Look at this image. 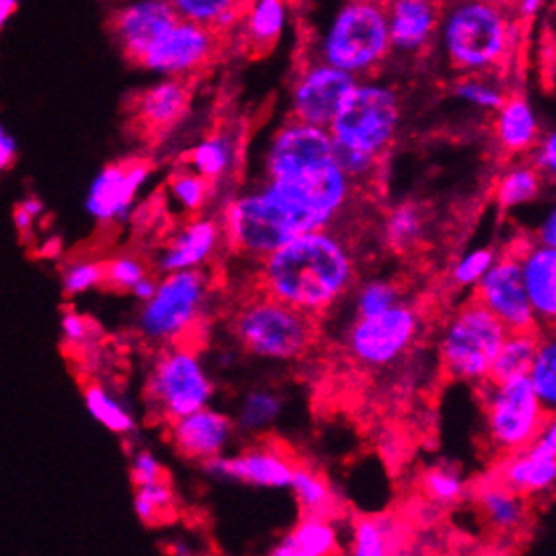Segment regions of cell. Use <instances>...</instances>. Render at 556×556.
Returning a JSON list of instances; mask_svg holds the SVG:
<instances>
[{
	"instance_id": "24",
	"label": "cell",
	"mask_w": 556,
	"mask_h": 556,
	"mask_svg": "<svg viewBox=\"0 0 556 556\" xmlns=\"http://www.w3.org/2000/svg\"><path fill=\"white\" fill-rule=\"evenodd\" d=\"M492 116V132L500 150L508 156L530 154L542 134L541 117L534 103L520 91H508L506 100Z\"/></svg>"
},
{
	"instance_id": "29",
	"label": "cell",
	"mask_w": 556,
	"mask_h": 556,
	"mask_svg": "<svg viewBox=\"0 0 556 556\" xmlns=\"http://www.w3.org/2000/svg\"><path fill=\"white\" fill-rule=\"evenodd\" d=\"M342 553L337 516L304 514L302 520L271 548L276 556H332Z\"/></svg>"
},
{
	"instance_id": "11",
	"label": "cell",
	"mask_w": 556,
	"mask_h": 556,
	"mask_svg": "<svg viewBox=\"0 0 556 556\" xmlns=\"http://www.w3.org/2000/svg\"><path fill=\"white\" fill-rule=\"evenodd\" d=\"M421 312L409 302H399L377 316L356 318L344 334V349L356 365L387 368L399 363L421 337Z\"/></svg>"
},
{
	"instance_id": "39",
	"label": "cell",
	"mask_w": 556,
	"mask_h": 556,
	"mask_svg": "<svg viewBox=\"0 0 556 556\" xmlns=\"http://www.w3.org/2000/svg\"><path fill=\"white\" fill-rule=\"evenodd\" d=\"M86 407L89 415L112 433L130 435L136 429L130 409L112 391L103 389L100 384H91L86 389Z\"/></svg>"
},
{
	"instance_id": "1",
	"label": "cell",
	"mask_w": 556,
	"mask_h": 556,
	"mask_svg": "<svg viewBox=\"0 0 556 556\" xmlns=\"http://www.w3.org/2000/svg\"><path fill=\"white\" fill-rule=\"evenodd\" d=\"M354 185L338 162L300 175L260 176L223 205L225 243L260 262L298 235L334 227L351 206Z\"/></svg>"
},
{
	"instance_id": "55",
	"label": "cell",
	"mask_w": 556,
	"mask_h": 556,
	"mask_svg": "<svg viewBox=\"0 0 556 556\" xmlns=\"http://www.w3.org/2000/svg\"><path fill=\"white\" fill-rule=\"evenodd\" d=\"M13 219H15L16 229H18V231H29L30 225H33V220H35L21 205L16 206L15 213H13Z\"/></svg>"
},
{
	"instance_id": "35",
	"label": "cell",
	"mask_w": 556,
	"mask_h": 556,
	"mask_svg": "<svg viewBox=\"0 0 556 556\" xmlns=\"http://www.w3.org/2000/svg\"><path fill=\"white\" fill-rule=\"evenodd\" d=\"M178 18L225 33L235 29L245 0H168Z\"/></svg>"
},
{
	"instance_id": "41",
	"label": "cell",
	"mask_w": 556,
	"mask_h": 556,
	"mask_svg": "<svg viewBox=\"0 0 556 556\" xmlns=\"http://www.w3.org/2000/svg\"><path fill=\"white\" fill-rule=\"evenodd\" d=\"M425 496L435 506L450 508L468 496V482L454 466H431L421 478Z\"/></svg>"
},
{
	"instance_id": "44",
	"label": "cell",
	"mask_w": 556,
	"mask_h": 556,
	"mask_svg": "<svg viewBox=\"0 0 556 556\" xmlns=\"http://www.w3.org/2000/svg\"><path fill=\"white\" fill-rule=\"evenodd\" d=\"M498 253L492 248H476L464 253L454 267L452 279L457 288H476L478 281L485 276V271L496 262Z\"/></svg>"
},
{
	"instance_id": "16",
	"label": "cell",
	"mask_w": 556,
	"mask_h": 556,
	"mask_svg": "<svg viewBox=\"0 0 556 556\" xmlns=\"http://www.w3.org/2000/svg\"><path fill=\"white\" fill-rule=\"evenodd\" d=\"M201 466L206 476L219 482L243 483L262 490H288L295 462L278 443L257 441L239 454L217 455Z\"/></svg>"
},
{
	"instance_id": "58",
	"label": "cell",
	"mask_w": 556,
	"mask_h": 556,
	"mask_svg": "<svg viewBox=\"0 0 556 556\" xmlns=\"http://www.w3.org/2000/svg\"><path fill=\"white\" fill-rule=\"evenodd\" d=\"M119 2H124V0H119Z\"/></svg>"
},
{
	"instance_id": "25",
	"label": "cell",
	"mask_w": 556,
	"mask_h": 556,
	"mask_svg": "<svg viewBox=\"0 0 556 556\" xmlns=\"http://www.w3.org/2000/svg\"><path fill=\"white\" fill-rule=\"evenodd\" d=\"M292 21V4L290 0H245L241 16L237 21L241 45L262 55L276 49Z\"/></svg>"
},
{
	"instance_id": "18",
	"label": "cell",
	"mask_w": 556,
	"mask_h": 556,
	"mask_svg": "<svg viewBox=\"0 0 556 556\" xmlns=\"http://www.w3.org/2000/svg\"><path fill=\"white\" fill-rule=\"evenodd\" d=\"M150 178L144 161L122 162L102 168L89 185L86 211L100 223L130 219L132 206Z\"/></svg>"
},
{
	"instance_id": "23",
	"label": "cell",
	"mask_w": 556,
	"mask_h": 556,
	"mask_svg": "<svg viewBox=\"0 0 556 556\" xmlns=\"http://www.w3.org/2000/svg\"><path fill=\"white\" fill-rule=\"evenodd\" d=\"M191 102V79L159 77L136 96L134 116L147 130L164 132L189 114Z\"/></svg>"
},
{
	"instance_id": "49",
	"label": "cell",
	"mask_w": 556,
	"mask_h": 556,
	"mask_svg": "<svg viewBox=\"0 0 556 556\" xmlns=\"http://www.w3.org/2000/svg\"><path fill=\"white\" fill-rule=\"evenodd\" d=\"M61 332L70 344H84L89 338V324L81 316L70 312V314L63 316Z\"/></svg>"
},
{
	"instance_id": "10",
	"label": "cell",
	"mask_w": 556,
	"mask_h": 556,
	"mask_svg": "<svg viewBox=\"0 0 556 556\" xmlns=\"http://www.w3.org/2000/svg\"><path fill=\"white\" fill-rule=\"evenodd\" d=\"M480 389L488 441L500 455L525 450L553 415L542 405L527 377L485 381Z\"/></svg>"
},
{
	"instance_id": "20",
	"label": "cell",
	"mask_w": 556,
	"mask_h": 556,
	"mask_svg": "<svg viewBox=\"0 0 556 556\" xmlns=\"http://www.w3.org/2000/svg\"><path fill=\"white\" fill-rule=\"evenodd\" d=\"M225 245V231L217 217L194 215L185 220L159 251L156 265L162 274L206 269Z\"/></svg>"
},
{
	"instance_id": "36",
	"label": "cell",
	"mask_w": 556,
	"mask_h": 556,
	"mask_svg": "<svg viewBox=\"0 0 556 556\" xmlns=\"http://www.w3.org/2000/svg\"><path fill=\"white\" fill-rule=\"evenodd\" d=\"M452 96L468 108H473L483 114H494L508 96V88L502 81L500 74L457 75Z\"/></svg>"
},
{
	"instance_id": "32",
	"label": "cell",
	"mask_w": 556,
	"mask_h": 556,
	"mask_svg": "<svg viewBox=\"0 0 556 556\" xmlns=\"http://www.w3.org/2000/svg\"><path fill=\"white\" fill-rule=\"evenodd\" d=\"M539 342H541V330L508 332L494 358L488 381L502 382L510 381L516 377H527L528 368L532 365V358L539 349Z\"/></svg>"
},
{
	"instance_id": "15",
	"label": "cell",
	"mask_w": 556,
	"mask_h": 556,
	"mask_svg": "<svg viewBox=\"0 0 556 556\" xmlns=\"http://www.w3.org/2000/svg\"><path fill=\"white\" fill-rule=\"evenodd\" d=\"M473 290V298L488 307L508 332L541 330L525 290L518 251L498 255Z\"/></svg>"
},
{
	"instance_id": "46",
	"label": "cell",
	"mask_w": 556,
	"mask_h": 556,
	"mask_svg": "<svg viewBox=\"0 0 556 556\" xmlns=\"http://www.w3.org/2000/svg\"><path fill=\"white\" fill-rule=\"evenodd\" d=\"M105 281L117 290H132L134 286L148 276V267L142 260L134 255H122L103 267Z\"/></svg>"
},
{
	"instance_id": "19",
	"label": "cell",
	"mask_w": 556,
	"mask_h": 556,
	"mask_svg": "<svg viewBox=\"0 0 556 556\" xmlns=\"http://www.w3.org/2000/svg\"><path fill=\"white\" fill-rule=\"evenodd\" d=\"M168 435L176 454L187 462L205 464L227 454L237 435L233 417L213 405L194 410L168 424Z\"/></svg>"
},
{
	"instance_id": "4",
	"label": "cell",
	"mask_w": 556,
	"mask_h": 556,
	"mask_svg": "<svg viewBox=\"0 0 556 556\" xmlns=\"http://www.w3.org/2000/svg\"><path fill=\"white\" fill-rule=\"evenodd\" d=\"M403 122V102L391 84L372 77L356 79L340 103L328 132L338 166L354 182L377 173L379 162L395 144Z\"/></svg>"
},
{
	"instance_id": "56",
	"label": "cell",
	"mask_w": 556,
	"mask_h": 556,
	"mask_svg": "<svg viewBox=\"0 0 556 556\" xmlns=\"http://www.w3.org/2000/svg\"><path fill=\"white\" fill-rule=\"evenodd\" d=\"M21 206L29 213L33 219H37V217H41V213H43V203L39 201V199H27V201H23Z\"/></svg>"
},
{
	"instance_id": "53",
	"label": "cell",
	"mask_w": 556,
	"mask_h": 556,
	"mask_svg": "<svg viewBox=\"0 0 556 556\" xmlns=\"http://www.w3.org/2000/svg\"><path fill=\"white\" fill-rule=\"evenodd\" d=\"M156 286H159V279L152 278V276L148 274L147 278L140 279L130 292H132L134 298H136L138 302H148V300L154 295V292H156Z\"/></svg>"
},
{
	"instance_id": "28",
	"label": "cell",
	"mask_w": 556,
	"mask_h": 556,
	"mask_svg": "<svg viewBox=\"0 0 556 556\" xmlns=\"http://www.w3.org/2000/svg\"><path fill=\"white\" fill-rule=\"evenodd\" d=\"M241 161V142L239 136L231 130H217L206 134L189 150L185 166H189L197 175L203 176L213 185V189L223 187L235 175Z\"/></svg>"
},
{
	"instance_id": "7",
	"label": "cell",
	"mask_w": 556,
	"mask_h": 556,
	"mask_svg": "<svg viewBox=\"0 0 556 556\" xmlns=\"http://www.w3.org/2000/svg\"><path fill=\"white\" fill-rule=\"evenodd\" d=\"M211 293L213 281L206 269L162 274L156 292L140 307V334L161 349L191 342L189 337L206 318Z\"/></svg>"
},
{
	"instance_id": "48",
	"label": "cell",
	"mask_w": 556,
	"mask_h": 556,
	"mask_svg": "<svg viewBox=\"0 0 556 556\" xmlns=\"http://www.w3.org/2000/svg\"><path fill=\"white\" fill-rule=\"evenodd\" d=\"M132 480L136 485L164 480V468H162L161 459L152 452H147V450L138 452L132 459Z\"/></svg>"
},
{
	"instance_id": "8",
	"label": "cell",
	"mask_w": 556,
	"mask_h": 556,
	"mask_svg": "<svg viewBox=\"0 0 556 556\" xmlns=\"http://www.w3.org/2000/svg\"><path fill=\"white\" fill-rule=\"evenodd\" d=\"M506 326L483 307L476 298L455 309L443 326L440 361L443 372L452 381L480 387L490 379V370L498 354Z\"/></svg>"
},
{
	"instance_id": "13",
	"label": "cell",
	"mask_w": 556,
	"mask_h": 556,
	"mask_svg": "<svg viewBox=\"0 0 556 556\" xmlns=\"http://www.w3.org/2000/svg\"><path fill=\"white\" fill-rule=\"evenodd\" d=\"M337 162L328 128L288 117L274 128L262 152V176L300 175Z\"/></svg>"
},
{
	"instance_id": "50",
	"label": "cell",
	"mask_w": 556,
	"mask_h": 556,
	"mask_svg": "<svg viewBox=\"0 0 556 556\" xmlns=\"http://www.w3.org/2000/svg\"><path fill=\"white\" fill-rule=\"evenodd\" d=\"M16 161V140L9 128L0 122V170L11 168Z\"/></svg>"
},
{
	"instance_id": "47",
	"label": "cell",
	"mask_w": 556,
	"mask_h": 556,
	"mask_svg": "<svg viewBox=\"0 0 556 556\" xmlns=\"http://www.w3.org/2000/svg\"><path fill=\"white\" fill-rule=\"evenodd\" d=\"M532 154V166L541 173L544 178H555L556 175V136L555 130H542L539 142L530 150Z\"/></svg>"
},
{
	"instance_id": "22",
	"label": "cell",
	"mask_w": 556,
	"mask_h": 556,
	"mask_svg": "<svg viewBox=\"0 0 556 556\" xmlns=\"http://www.w3.org/2000/svg\"><path fill=\"white\" fill-rule=\"evenodd\" d=\"M391 51L401 58L427 53L440 29L441 0H391L384 4Z\"/></svg>"
},
{
	"instance_id": "38",
	"label": "cell",
	"mask_w": 556,
	"mask_h": 556,
	"mask_svg": "<svg viewBox=\"0 0 556 556\" xmlns=\"http://www.w3.org/2000/svg\"><path fill=\"white\" fill-rule=\"evenodd\" d=\"M168 197L173 205L180 211V215L194 217L205 211L213 199V185L203 176L197 175L189 166H180L168 178Z\"/></svg>"
},
{
	"instance_id": "33",
	"label": "cell",
	"mask_w": 556,
	"mask_h": 556,
	"mask_svg": "<svg viewBox=\"0 0 556 556\" xmlns=\"http://www.w3.org/2000/svg\"><path fill=\"white\" fill-rule=\"evenodd\" d=\"M283 399L271 389H251L239 399L235 410V427L245 435H262L281 417Z\"/></svg>"
},
{
	"instance_id": "52",
	"label": "cell",
	"mask_w": 556,
	"mask_h": 556,
	"mask_svg": "<svg viewBox=\"0 0 556 556\" xmlns=\"http://www.w3.org/2000/svg\"><path fill=\"white\" fill-rule=\"evenodd\" d=\"M513 2L520 23H530L541 15V11L546 7L548 0H513Z\"/></svg>"
},
{
	"instance_id": "40",
	"label": "cell",
	"mask_w": 556,
	"mask_h": 556,
	"mask_svg": "<svg viewBox=\"0 0 556 556\" xmlns=\"http://www.w3.org/2000/svg\"><path fill=\"white\" fill-rule=\"evenodd\" d=\"M527 379L542 405L553 413L556 407V344L553 334H541Z\"/></svg>"
},
{
	"instance_id": "45",
	"label": "cell",
	"mask_w": 556,
	"mask_h": 556,
	"mask_svg": "<svg viewBox=\"0 0 556 556\" xmlns=\"http://www.w3.org/2000/svg\"><path fill=\"white\" fill-rule=\"evenodd\" d=\"M105 281L103 265L93 262H75L63 271V290L70 295L89 292Z\"/></svg>"
},
{
	"instance_id": "5",
	"label": "cell",
	"mask_w": 556,
	"mask_h": 556,
	"mask_svg": "<svg viewBox=\"0 0 556 556\" xmlns=\"http://www.w3.org/2000/svg\"><path fill=\"white\" fill-rule=\"evenodd\" d=\"M309 55L356 79L372 77L393 55L384 4L344 0L326 21Z\"/></svg>"
},
{
	"instance_id": "54",
	"label": "cell",
	"mask_w": 556,
	"mask_h": 556,
	"mask_svg": "<svg viewBox=\"0 0 556 556\" xmlns=\"http://www.w3.org/2000/svg\"><path fill=\"white\" fill-rule=\"evenodd\" d=\"M16 11H18V0H0V35L9 27Z\"/></svg>"
},
{
	"instance_id": "57",
	"label": "cell",
	"mask_w": 556,
	"mask_h": 556,
	"mask_svg": "<svg viewBox=\"0 0 556 556\" xmlns=\"http://www.w3.org/2000/svg\"><path fill=\"white\" fill-rule=\"evenodd\" d=\"M372 2H379V4H389L391 0H372Z\"/></svg>"
},
{
	"instance_id": "34",
	"label": "cell",
	"mask_w": 556,
	"mask_h": 556,
	"mask_svg": "<svg viewBox=\"0 0 556 556\" xmlns=\"http://www.w3.org/2000/svg\"><path fill=\"white\" fill-rule=\"evenodd\" d=\"M290 490L295 496L298 506L304 514H326V516H337L338 498L332 490V483L323 471L306 466V464H295L293 468L292 482Z\"/></svg>"
},
{
	"instance_id": "37",
	"label": "cell",
	"mask_w": 556,
	"mask_h": 556,
	"mask_svg": "<svg viewBox=\"0 0 556 556\" xmlns=\"http://www.w3.org/2000/svg\"><path fill=\"white\" fill-rule=\"evenodd\" d=\"M425 227L424 208L415 203H401L393 206L384 219V241L399 253L415 250L424 239Z\"/></svg>"
},
{
	"instance_id": "2",
	"label": "cell",
	"mask_w": 556,
	"mask_h": 556,
	"mask_svg": "<svg viewBox=\"0 0 556 556\" xmlns=\"http://www.w3.org/2000/svg\"><path fill=\"white\" fill-rule=\"evenodd\" d=\"M356 255L338 229L298 235L260 260V290L320 318L337 307L356 283Z\"/></svg>"
},
{
	"instance_id": "30",
	"label": "cell",
	"mask_w": 556,
	"mask_h": 556,
	"mask_svg": "<svg viewBox=\"0 0 556 556\" xmlns=\"http://www.w3.org/2000/svg\"><path fill=\"white\" fill-rule=\"evenodd\" d=\"M403 530L393 516H361L351 527V555L387 556L401 553Z\"/></svg>"
},
{
	"instance_id": "26",
	"label": "cell",
	"mask_w": 556,
	"mask_h": 556,
	"mask_svg": "<svg viewBox=\"0 0 556 556\" xmlns=\"http://www.w3.org/2000/svg\"><path fill=\"white\" fill-rule=\"evenodd\" d=\"M522 281L530 306L539 324L548 326L556 318V250L541 243H530L518 251Z\"/></svg>"
},
{
	"instance_id": "31",
	"label": "cell",
	"mask_w": 556,
	"mask_h": 556,
	"mask_svg": "<svg viewBox=\"0 0 556 556\" xmlns=\"http://www.w3.org/2000/svg\"><path fill=\"white\" fill-rule=\"evenodd\" d=\"M546 178L527 162H518L504 170L496 180L494 197L502 211H514L539 201Z\"/></svg>"
},
{
	"instance_id": "21",
	"label": "cell",
	"mask_w": 556,
	"mask_h": 556,
	"mask_svg": "<svg viewBox=\"0 0 556 556\" xmlns=\"http://www.w3.org/2000/svg\"><path fill=\"white\" fill-rule=\"evenodd\" d=\"M168 0H124L112 16V33L117 49L138 63L148 47L175 23Z\"/></svg>"
},
{
	"instance_id": "43",
	"label": "cell",
	"mask_w": 556,
	"mask_h": 556,
	"mask_svg": "<svg viewBox=\"0 0 556 556\" xmlns=\"http://www.w3.org/2000/svg\"><path fill=\"white\" fill-rule=\"evenodd\" d=\"M134 510L144 525H161L175 513V492L166 480L136 485Z\"/></svg>"
},
{
	"instance_id": "9",
	"label": "cell",
	"mask_w": 556,
	"mask_h": 556,
	"mask_svg": "<svg viewBox=\"0 0 556 556\" xmlns=\"http://www.w3.org/2000/svg\"><path fill=\"white\" fill-rule=\"evenodd\" d=\"M215 393L213 375L192 342L162 346L147 381L148 403L162 421L170 424L213 405Z\"/></svg>"
},
{
	"instance_id": "12",
	"label": "cell",
	"mask_w": 556,
	"mask_h": 556,
	"mask_svg": "<svg viewBox=\"0 0 556 556\" xmlns=\"http://www.w3.org/2000/svg\"><path fill=\"white\" fill-rule=\"evenodd\" d=\"M220 33L176 18L136 63L156 77L191 79L217 58Z\"/></svg>"
},
{
	"instance_id": "51",
	"label": "cell",
	"mask_w": 556,
	"mask_h": 556,
	"mask_svg": "<svg viewBox=\"0 0 556 556\" xmlns=\"http://www.w3.org/2000/svg\"><path fill=\"white\" fill-rule=\"evenodd\" d=\"M536 243L555 248L556 245V211L551 208L544 219L541 220V227L536 231Z\"/></svg>"
},
{
	"instance_id": "17",
	"label": "cell",
	"mask_w": 556,
	"mask_h": 556,
	"mask_svg": "<svg viewBox=\"0 0 556 556\" xmlns=\"http://www.w3.org/2000/svg\"><path fill=\"white\" fill-rule=\"evenodd\" d=\"M494 478L528 500L553 492L556 483V424L553 415L525 450L504 455Z\"/></svg>"
},
{
	"instance_id": "3",
	"label": "cell",
	"mask_w": 556,
	"mask_h": 556,
	"mask_svg": "<svg viewBox=\"0 0 556 556\" xmlns=\"http://www.w3.org/2000/svg\"><path fill=\"white\" fill-rule=\"evenodd\" d=\"M518 37L513 0H452L443 4L433 47L455 75L502 74Z\"/></svg>"
},
{
	"instance_id": "6",
	"label": "cell",
	"mask_w": 556,
	"mask_h": 556,
	"mask_svg": "<svg viewBox=\"0 0 556 556\" xmlns=\"http://www.w3.org/2000/svg\"><path fill=\"white\" fill-rule=\"evenodd\" d=\"M231 332L237 344L257 358L293 363L314 346L316 318L260 290L237 306Z\"/></svg>"
},
{
	"instance_id": "42",
	"label": "cell",
	"mask_w": 556,
	"mask_h": 556,
	"mask_svg": "<svg viewBox=\"0 0 556 556\" xmlns=\"http://www.w3.org/2000/svg\"><path fill=\"white\" fill-rule=\"evenodd\" d=\"M399 302H403V290L393 279H368L354 292V316H377Z\"/></svg>"
},
{
	"instance_id": "14",
	"label": "cell",
	"mask_w": 556,
	"mask_h": 556,
	"mask_svg": "<svg viewBox=\"0 0 556 556\" xmlns=\"http://www.w3.org/2000/svg\"><path fill=\"white\" fill-rule=\"evenodd\" d=\"M354 84L356 77L309 55L290 81V117L328 128Z\"/></svg>"
},
{
	"instance_id": "27",
	"label": "cell",
	"mask_w": 556,
	"mask_h": 556,
	"mask_svg": "<svg viewBox=\"0 0 556 556\" xmlns=\"http://www.w3.org/2000/svg\"><path fill=\"white\" fill-rule=\"evenodd\" d=\"M476 506L482 514L483 522L500 536H518L530 522L528 498L516 494L496 478L485 480L476 490Z\"/></svg>"
}]
</instances>
